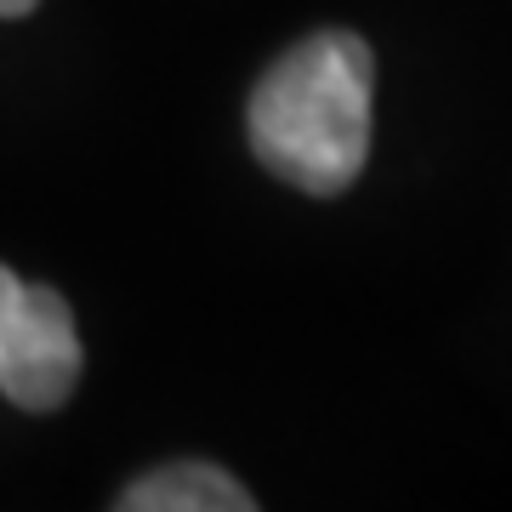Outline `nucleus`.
I'll use <instances>...</instances> for the list:
<instances>
[{"label":"nucleus","mask_w":512,"mask_h":512,"mask_svg":"<svg viewBox=\"0 0 512 512\" xmlns=\"http://www.w3.org/2000/svg\"><path fill=\"white\" fill-rule=\"evenodd\" d=\"M376 57L353 29H319L279 57L251 92V148L279 183L342 194L370 154Z\"/></svg>","instance_id":"nucleus-1"},{"label":"nucleus","mask_w":512,"mask_h":512,"mask_svg":"<svg viewBox=\"0 0 512 512\" xmlns=\"http://www.w3.org/2000/svg\"><path fill=\"white\" fill-rule=\"evenodd\" d=\"M80 382V330L52 285L0 268V393L18 410H57Z\"/></svg>","instance_id":"nucleus-2"},{"label":"nucleus","mask_w":512,"mask_h":512,"mask_svg":"<svg viewBox=\"0 0 512 512\" xmlns=\"http://www.w3.org/2000/svg\"><path fill=\"white\" fill-rule=\"evenodd\" d=\"M256 501L239 490L222 467H205V461H177V467H160V473L137 478L126 495H120V512H251Z\"/></svg>","instance_id":"nucleus-3"},{"label":"nucleus","mask_w":512,"mask_h":512,"mask_svg":"<svg viewBox=\"0 0 512 512\" xmlns=\"http://www.w3.org/2000/svg\"><path fill=\"white\" fill-rule=\"evenodd\" d=\"M23 12H35V0H0V18H23Z\"/></svg>","instance_id":"nucleus-4"}]
</instances>
